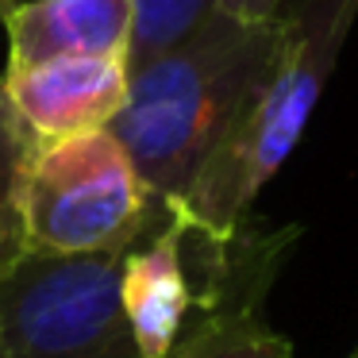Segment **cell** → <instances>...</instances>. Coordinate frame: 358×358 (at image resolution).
Returning <instances> with one entry per match:
<instances>
[{
	"mask_svg": "<svg viewBox=\"0 0 358 358\" xmlns=\"http://www.w3.org/2000/svg\"><path fill=\"white\" fill-rule=\"evenodd\" d=\"M124 143L104 127L31 150L27 166V255H93L131 247L166 220Z\"/></svg>",
	"mask_w": 358,
	"mask_h": 358,
	"instance_id": "obj_3",
	"label": "cell"
},
{
	"mask_svg": "<svg viewBox=\"0 0 358 358\" xmlns=\"http://www.w3.org/2000/svg\"><path fill=\"white\" fill-rule=\"evenodd\" d=\"M285 0H135V31L131 50H127V70L150 62L185 39L193 27H201L212 12L239 20H278Z\"/></svg>",
	"mask_w": 358,
	"mask_h": 358,
	"instance_id": "obj_7",
	"label": "cell"
},
{
	"mask_svg": "<svg viewBox=\"0 0 358 358\" xmlns=\"http://www.w3.org/2000/svg\"><path fill=\"white\" fill-rule=\"evenodd\" d=\"M135 0H16L4 20L8 70L62 58H127Z\"/></svg>",
	"mask_w": 358,
	"mask_h": 358,
	"instance_id": "obj_6",
	"label": "cell"
},
{
	"mask_svg": "<svg viewBox=\"0 0 358 358\" xmlns=\"http://www.w3.org/2000/svg\"><path fill=\"white\" fill-rule=\"evenodd\" d=\"M281 43L278 20L212 12L201 27L135 66L108 131L158 201H178L227 139Z\"/></svg>",
	"mask_w": 358,
	"mask_h": 358,
	"instance_id": "obj_1",
	"label": "cell"
},
{
	"mask_svg": "<svg viewBox=\"0 0 358 358\" xmlns=\"http://www.w3.org/2000/svg\"><path fill=\"white\" fill-rule=\"evenodd\" d=\"M347 358H358V347H355V350H350V355H347Z\"/></svg>",
	"mask_w": 358,
	"mask_h": 358,
	"instance_id": "obj_11",
	"label": "cell"
},
{
	"mask_svg": "<svg viewBox=\"0 0 358 358\" xmlns=\"http://www.w3.org/2000/svg\"><path fill=\"white\" fill-rule=\"evenodd\" d=\"M131 247L20 258L0 278V358H143L120 296Z\"/></svg>",
	"mask_w": 358,
	"mask_h": 358,
	"instance_id": "obj_4",
	"label": "cell"
},
{
	"mask_svg": "<svg viewBox=\"0 0 358 358\" xmlns=\"http://www.w3.org/2000/svg\"><path fill=\"white\" fill-rule=\"evenodd\" d=\"M12 8H16V0H0V27H4V20H8Z\"/></svg>",
	"mask_w": 358,
	"mask_h": 358,
	"instance_id": "obj_10",
	"label": "cell"
},
{
	"mask_svg": "<svg viewBox=\"0 0 358 358\" xmlns=\"http://www.w3.org/2000/svg\"><path fill=\"white\" fill-rule=\"evenodd\" d=\"M166 358H293V343L262 320V308H235L193 324Z\"/></svg>",
	"mask_w": 358,
	"mask_h": 358,
	"instance_id": "obj_8",
	"label": "cell"
},
{
	"mask_svg": "<svg viewBox=\"0 0 358 358\" xmlns=\"http://www.w3.org/2000/svg\"><path fill=\"white\" fill-rule=\"evenodd\" d=\"M31 139L20 127L12 101L0 85V278L27 255V166H31Z\"/></svg>",
	"mask_w": 358,
	"mask_h": 358,
	"instance_id": "obj_9",
	"label": "cell"
},
{
	"mask_svg": "<svg viewBox=\"0 0 358 358\" xmlns=\"http://www.w3.org/2000/svg\"><path fill=\"white\" fill-rule=\"evenodd\" d=\"M358 20V0H285L281 43L227 139L212 150L189 189L170 201L189 224L220 239L250 224L258 193L296 150Z\"/></svg>",
	"mask_w": 358,
	"mask_h": 358,
	"instance_id": "obj_2",
	"label": "cell"
},
{
	"mask_svg": "<svg viewBox=\"0 0 358 358\" xmlns=\"http://www.w3.org/2000/svg\"><path fill=\"white\" fill-rule=\"evenodd\" d=\"M127 58H62L4 70L0 85L31 147H50L112 127L127 101Z\"/></svg>",
	"mask_w": 358,
	"mask_h": 358,
	"instance_id": "obj_5",
	"label": "cell"
}]
</instances>
